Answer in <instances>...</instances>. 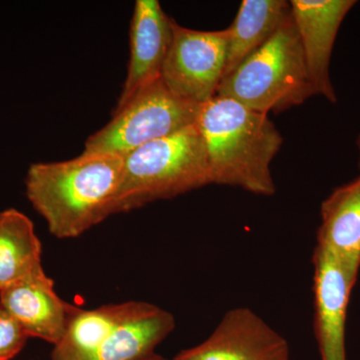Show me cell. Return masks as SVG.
Instances as JSON below:
<instances>
[{
	"instance_id": "1",
	"label": "cell",
	"mask_w": 360,
	"mask_h": 360,
	"mask_svg": "<svg viewBox=\"0 0 360 360\" xmlns=\"http://www.w3.org/2000/svg\"><path fill=\"white\" fill-rule=\"evenodd\" d=\"M123 167V158L110 153L33 163L25 177L26 196L52 236L78 238L112 215Z\"/></svg>"
},
{
	"instance_id": "2",
	"label": "cell",
	"mask_w": 360,
	"mask_h": 360,
	"mask_svg": "<svg viewBox=\"0 0 360 360\" xmlns=\"http://www.w3.org/2000/svg\"><path fill=\"white\" fill-rule=\"evenodd\" d=\"M196 125L205 141L212 184L262 196L276 193L270 165L283 139L269 115L217 96L201 105Z\"/></svg>"
},
{
	"instance_id": "3",
	"label": "cell",
	"mask_w": 360,
	"mask_h": 360,
	"mask_svg": "<svg viewBox=\"0 0 360 360\" xmlns=\"http://www.w3.org/2000/svg\"><path fill=\"white\" fill-rule=\"evenodd\" d=\"M112 214L169 200L212 184L205 141L196 122L123 158Z\"/></svg>"
},
{
	"instance_id": "4",
	"label": "cell",
	"mask_w": 360,
	"mask_h": 360,
	"mask_svg": "<svg viewBox=\"0 0 360 360\" xmlns=\"http://www.w3.org/2000/svg\"><path fill=\"white\" fill-rule=\"evenodd\" d=\"M315 90L292 16L222 79L217 96L269 115L302 105Z\"/></svg>"
},
{
	"instance_id": "5",
	"label": "cell",
	"mask_w": 360,
	"mask_h": 360,
	"mask_svg": "<svg viewBox=\"0 0 360 360\" xmlns=\"http://www.w3.org/2000/svg\"><path fill=\"white\" fill-rule=\"evenodd\" d=\"M200 108L175 96L158 78L115 108L110 122L86 139L84 153L124 158L144 144L194 124Z\"/></svg>"
},
{
	"instance_id": "6",
	"label": "cell",
	"mask_w": 360,
	"mask_h": 360,
	"mask_svg": "<svg viewBox=\"0 0 360 360\" xmlns=\"http://www.w3.org/2000/svg\"><path fill=\"white\" fill-rule=\"evenodd\" d=\"M227 28L202 32L184 27L174 20L172 39L163 63L161 78L172 92L202 105L213 97L224 77Z\"/></svg>"
},
{
	"instance_id": "7",
	"label": "cell",
	"mask_w": 360,
	"mask_h": 360,
	"mask_svg": "<svg viewBox=\"0 0 360 360\" xmlns=\"http://www.w3.org/2000/svg\"><path fill=\"white\" fill-rule=\"evenodd\" d=\"M175 360H290V343L248 307L229 310L212 335Z\"/></svg>"
},
{
	"instance_id": "8",
	"label": "cell",
	"mask_w": 360,
	"mask_h": 360,
	"mask_svg": "<svg viewBox=\"0 0 360 360\" xmlns=\"http://www.w3.org/2000/svg\"><path fill=\"white\" fill-rule=\"evenodd\" d=\"M312 264L314 329L321 360H347V307L357 276L321 245L315 246Z\"/></svg>"
},
{
	"instance_id": "9",
	"label": "cell",
	"mask_w": 360,
	"mask_h": 360,
	"mask_svg": "<svg viewBox=\"0 0 360 360\" xmlns=\"http://www.w3.org/2000/svg\"><path fill=\"white\" fill-rule=\"evenodd\" d=\"M291 16L300 35L305 63L315 94L331 103L338 101L330 79V63L336 37L355 0H291Z\"/></svg>"
},
{
	"instance_id": "10",
	"label": "cell",
	"mask_w": 360,
	"mask_h": 360,
	"mask_svg": "<svg viewBox=\"0 0 360 360\" xmlns=\"http://www.w3.org/2000/svg\"><path fill=\"white\" fill-rule=\"evenodd\" d=\"M0 309L13 319L28 338L56 345L65 335L79 307L59 297L44 270L0 290Z\"/></svg>"
},
{
	"instance_id": "11",
	"label": "cell",
	"mask_w": 360,
	"mask_h": 360,
	"mask_svg": "<svg viewBox=\"0 0 360 360\" xmlns=\"http://www.w3.org/2000/svg\"><path fill=\"white\" fill-rule=\"evenodd\" d=\"M172 18L158 0H136L130 25V58L116 108L161 77L172 39Z\"/></svg>"
},
{
	"instance_id": "12",
	"label": "cell",
	"mask_w": 360,
	"mask_h": 360,
	"mask_svg": "<svg viewBox=\"0 0 360 360\" xmlns=\"http://www.w3.org/2000/svg\"><path fill=\"white\" fill-rule=\"evenodd\" d=\"M317 245L330 251L354 276L360 269V174L321 203Z\"/></svg>"
},
{
	"instance_id": "13",
	"label": "cell",
	"mask_w": 360,
	"mask_h": 360,
	"mask_svg": "<svg viewBox=\"0 0 360 360\" xmlns=\"http://www.w3.org/2000/svg\"><path fill=\"white\" fill-rule=\"evenodd\" d=\"M175 317L153 303L139 307L112 331L94 360H135L155 352L174 330Z\"/></svg>"
},
{
	"instance_id": "14",
	"label": "cell",
	"mask_w": 360,
	"mask_h": 360,
	"mask_svg": "<svg viewBox=\"0 0 360 360\" xmlns=\"http://www.w3.org/2000/svg\"><path fill=\"white\" fill-rule=\"evenodd\" d=\"M290 15V2L286 0H243L227 28L224 77L262 47Z\"/></svg>"
},
{
	"instance_id": "15",
	"label": "cell",
	"mask_w": 360,
	"mask_h": 360,
	"mask_svg": "<svg viewBox=\"0 0 360 360\" xmlns=\"http://www.w3.org/2000/svg\"><path fill=\"white\" fill-rule=\"evenodd\" d=\"M139 302L78 309L65 335L54 345L51 360H94L112 331L139 307Z\"/></svg>"
},
{
	"instance_id": "16",
	"label": "cell",
	"mask_w": 360,
	"mask_h": 360,
	"mask_svg": "<svg viewBox=\"0 0 360 360\" xmlns=\"http://www.w3.org/2000/svg\"><path fill=\"white\" fill-rule=\"evenodd\" d=\"M34 225L14 208L0 212V290L44 270Z\"/></svg>"
},
{
	"instance_id": "17",
	"label": "cell",
	"mask_w": 360,
	"mask_h": 360,
	"mask_svg": "<svg viewBox=\"0 0 360 360\" xmlns=\"http://www.w3.org/2000/svg\"><path fill=\"white\" fill-rule=\"evenodd\" d=\"M28 336L20 326L0 309V360H11L25 347Z\"/></svg>"
},
{
	"instance_id": "18",
	"label": "cell",
	"mask_w": 360,
	"mask_h": 360,
	"mask_svg": "<svg viewBox=\"0 0 360 360\" xmlns=\"http://www.w3.org/2000/svg\"><path fill=\"white\" fill-rule=\"evenodd\" d=\"M135 360H175V359H165V357H163L162 355H160V354H155V352H153V354L144 355V356L139 357V359H137Z\"/></svg>"
},
{
	"instance_id": "19",
	"label": "cell",
	"mask_w": 360,
	"mask_h": 360,
	"mask_svg": "<svg viewBox=\"0 0 360 360\" xmlns=\"http://www.w3.org/2000/svg\"><path fill=\"white\" fill-rule=\"evenodd\" d=\"M357 148H359V167H360V134H359V139H357Z\"/></svg>"
}]
</instances>
